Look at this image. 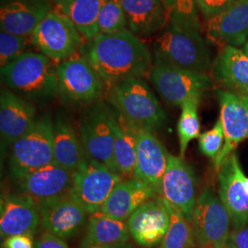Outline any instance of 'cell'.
Listing matches in <instances>:
<instances>
[{
    "label": "cell",
    "instance_id": "14",
    "mask_svg": "<svg viewBox=\"0 0 248 248\" xmlns=\"http://www.w3.org/2000/svg\"><path fill=\"white\" fill-rule=\"evenodd\" d=\"M217 96L224 132L223 147L214 158L215 169L219 170L240 142L248 138V98L222 89L217 91Z\"/></svg>",
    "mask_w": 248,
    "mask_h": 248
},
{
    "label": "cell",
    "instance_id": "24",
    "mask_svg": "<svg viewBox=\"0 0 248 248\" xmlns=\"http://www.w3.org/2000/svg\"><path fill=\"white\" fill-rule=\"evenodd\" d=\"M213 73L225 90L248 98V56L237 47H222L213 62Z\"/></svg>",
    "mask_w": 248,
    "mask_h": 248
},
{
    "label": "cell",
    "instance_id": "7",
    "mask_svg": "<svg viewBox=\"0 0 248 248\" xmlns=\"http://www.w3.org/2000/svg\"><path fill=\"white\" fill-rule=\"evenodd\" d=\"M123 179L107 166L86 157L73 173L70 195L89 214L98 213Z\"/></svg>",
    "mask_w": 248,
    "mask_h": 248
},
{
    "label": "cell",
    "instance_id": "4",
    "mask_svg": "<svg viewBox=\"0 0 248 248\" xmlns=\"http://www.w3.org/2000/svg\"><path fill=\"white\" fill-rule=\"evenodd\" d=\"M110 106L129 124L149 131L162 128L167 115L148 84L142 78L124 80L108 89Z\"/></svg>",
    "mask_w": 248,
    "mask_h": 248
},
{
    "label": "cell",
    "instance_id": "10",
    "mask_svg": "<svg viewBox=\"0 0 248 248\" xmlns=\"http://www.w3.org/2000/svg\"><path fill=\"white\" fill-rule=\"evenodd\" d=\"M58 95L70 105L96 102L104 83L85 56H73L57 65Z\"/></svg>",
    "mask_w": 248,
    "mask_h": 248
},
{
    "label": "cell",
    "instance_id": "34",
    "mask_svg": "<svg viewBox=\"0 0 248 248\" xmlns=\"http://www.w3.org/2000/svg\"><path fill=\"white\" fill-rule=\"evenodd\" d=\"M31 43V38L16 35L7 31L0 32V65L5 66L19 55L25 53V49Z\"/></svg>",
    "mask_w": 248,
    "mask_h": 248
},
{
    "label": "cell",
    "instance_id": "1",
    "mask_svg": "<svg viewBox=\"0 0 248 248\" xmlns=\"http://www.w3.org/2000/svg\"><path fill=\"white\" fill-rule=\"evenodd\" d=\"M89 42L85 57L108 89L124 80L143 78L150 74V51L130 30L98 34Z\"/></svg>",
    "mask_w": 248,
    "mask_h": 248
},
{
    "label": "cell",
    "instance_id": "21",
    "mask_svg": "<svg viewBox=\"0 0 248 248\" xmlns=\"http://www.w3.org/2000/svg\"><path fill=\"white\" fill-rule=\"evenodd\" d=\"M51 10L49 0H9L0 9L1 31L31 38Z\"/></svg>",
    "mask_w": 248,
    "mask_h": 248
},
{
    "label": "cell",
    "instance_id": "18",
    "mask_svg": "<svg viewBox=\"0 0 248 248\" xmlns=\"http://www.w3.org/2000/svg\"><path fill=\"white\" fill-rule=\"evenodd\" d=\"M16 183L21 193L43 203L70 193L73 172L53 162L27 174Z\"/></svg>",
    "mask_w": 248,
    "mask_h": 248
},
{
    "label": "cell",
    "instance_id": "33",
    "mask_svg": "<svg viewBox=\"0 0 248 248\" xmlns=\"http://www.w3.org/2000/svg\"><path fill=\"white\" fill-rule=\"evenodd\" d=\"M169 21L202 30L196 0H162Z\"/></svg>",
    "mask_w": 248,
    "mask_h": 248
},
{
    "label": "cell",
    "instance_id": "15",
    "mask_svg": "<svg viewBox=\"0 0 248 248\" xmlns=\"http://www.w3.org/2000/svg\"><path fill=\"white\" fill-rule=\"evenodd\" d=\"M38 206L42 229L64 240L72 238L79 232L89 214L70 193Z\"/></svg>",
    "mask_w": 248,
    "mask_h": 248
},
{
    "label": "cell",
    "instance_id": "35",
    "mask_svg": "<svg viewBox=\"0 0 248 248\" xmlns=\"http://www.w3.org/2000/svg\"><path fill=\"white\" fill-rule=\"evenodd\" d=\"M224 142V132L222 121L219 119L213 129L202 133L199 137L200 150L209 158H215L222 151Z\"/></svg>",
    "mask_w": 248,
    "mask_h": 248
},
{
    "label": "cell",
    "instance_id": "31",
    "mask_svg": "<svg viewBox=\"0 0 248 248\" xmlns=\"http://www.w3.org/2000/svg\"><path fill=\"white\" fill-rule=\"evenodd\" d=\"M170 224L159 248H194L195 237L191 223L186 217L169 205Z\"/></svg>",
    "mask_w": 248,
    "mask_h": 248
},
{
    "label": "cell",
    "instance_id": "13",
    "mask_svg": "<svg viewBox=\"0 0 248 248\" xmlns=\"http://www.w3.org/2000/svg\"><path fill=\"white\" fill-rule=\"evenodd\" d=\"M219 171V197L229 213L233 230L248 224V177L235 153L224 160Z\"/></svg>",
    "mask_w": 248,
    "mask_h": 248
},
{
    "label": "cell",
    "instance_id": "17",
    "mask_svg": "<svg viewBox=\"0 0 248 248\" xmlns=\"http://www.w3.org/2000/svg\"><path fill=\"white\" fill-rule=\"evenodd\" d=\"M133 128L137 154L134 177L147 183L160 197L169 154L152 131L134 125Z\"/></svg>",
    "mask_w": 248,
    "mask_h": 248
},
{
    "label": "cell",
    "instance_id": "37",
    "mask_svg": "<svg viewBox=\"0 0 248 248\" xmlns=\"http://www.w3.org/2000/svg\"><path fill=\"white\" fill-rule=\"evenodd\" d=\"M34 248H69L66 242L61 237L49 232H44L34 241Z\"/></svg>",
    "mask_w": 248,
    "mask_h": 248
},
{
    "label": "cell",
    "instance_id": "2",
    "mask_svg": "<svg viewBox=\"0 0 248 248\" xmlns=\"http://www.w3.org/2000/svg\"><path fill=\"white\" fill-rule=\"evenodd\" d=\"M11 91L30 100H48L58 94L57 65L42 53L25 52L1 67Z\"/></svg>",
    "mask_w": 248,
    "mask_h": 248
},
{
    "label": "cell",
    "instance_id": "32",
    "mask_svg": "<svg viewBox=\"0 0 248 248\" xmlns=\"http://www.w3.org/2000/svg\"><path fill=\"white\" fill-rule=\"evenodd\" d=\"M128 21L121 0H105L98 18V34H113L127 31Z\"/></svg>",
    "mask_w": 248,
    "mask_h": 248
},
{
    "label": "cell",
    "instance_id": "23",
    "mask_svg": "<svg viewBox=\"0 0 248 248\" xmlns=\"http://www.w3.org/2000/svg\"><path fill=\"white\" fill-rule=\"evenodd\" d=\"M156 197L154 188L137 177L123 180L113 189L100 213L126 221L142 204Z\"/></svg>",
    "mask_w": 248,
    "mask_h": 248
},
{
    "label": "cell",
    "instance_id": "41",
    "mask_svg": "<svg viewBox=\"0 0 248 248\" xmlns=\"http://www.w3.org/2000/svg\"><path fill=\"white\" fill-rule=\"evenodd\" d=\"M243 52L246 53L247 55L248 56V41L247 42V44L245 45V47H244V50H243Z\"/></svg>",
    "mask_w": 248,
    "mask_h": 248
},
{
    "label": "cell",
    "instance_id": "27",
    "mask_svg": "<svg viewBox=\"0 0 248 248\" xmlns=\"http://www.w3.org/2000/svg\"><path fill=\"white\" fill-rule=\"evenodd\" d=\"M129 234L128 224L125 221L118 220L98 212L90 214L81 247H113L127 243Z\"/></svg>",
    "mask_w": 248,
    "mask_h": 248
},
{
    "label": "cell",
    "instance_id": "38",
    "mask_svg": "<svg viewBox=\"0 0 248 248\" xmlns=\"http://www.w3.org/2000/svg\"><path fill=\"white\" fill-rule=\"evenodd\" d=\"M3 248H34L32 236L27 234L9 236L2 242Z\"/></svg>",
    "mask_w": 248,
    "mask_h": 248
},
{
    "label": "cell",
    "instance_id": "39",
    "mask_svg": "<svg viewBox=\"0 0 248 248\" xmlns=\"http://www.w3.org/2000/svg\"><path fill=\"white\" fill-rule=\"evenodd\" d=\"M229 242L235 248H248V224L231 232Z\"/></svg>",
    "mask_w": 248,
    "mask_h": 248
},
{
    "label": "cell",
    "instance_id": "29",
    "mask_svg": "<svg viewBox=\"0 0 248 248\" xmlns=\"http://www.w3.org/2000/svg\"><path fill=\"white\" fill-rule=\"evenodd\" d=\"M105 0H62L57 4L87 41L98 35V18Z\"/></svg>",
    "mask_w": 248,
    "mask_h": 248
},
{
    "label": "cell",
    "instance_id": "26",
    "mask_svg": "<svg viewBox=\"0 0 248 248\" xmlns=\"http://www.w3.org/2000/svg\"><path fill=\"white\" fill-rule=\"evenodd\" d=\"M53 138L54 162L74 173L86 154L74 127L63 116L56 117L53 122Z\"/></svg>",
    "mask_w": 248,
    "mask_h": 248
},
{
    "label": "cell",
    "instance_id": "19",
    "mask_svg": "<svg viewBox=\"0 0 248 248\" xmlns=\"http://www.w3.org/2000/svg\"><path fill=\"white\" fill-rule=\"evenodd\" d=\"M1 239L27 234L33 236L40 226V211L35 201L23 193L7 196L0 208Z\"/></svg>",
    "mask_w": 248,
    "mask_h": 248
},
{
    "label": "cell",
    "instance_id": "8",
    "mask_svg": "<svg viewBox=\"0 0 248 248\" xmlns=\"http://www.w3.org/2000/svg\"><path fill=\"white\" fill-rule=\"evenodd\" d=\"M190 223L199 248H222L229 241L230 215L212 187L199 196Z\"/></svg>",
    "mask_w": 248,
    "mask_h": 248
},
{
    "label": "cell",
    "instance_id": "36",
    "mask_svg": "<svg viewBox=\"0 0 248 248\" xmlns=\"http://www.w3.org/2000/svg\"><path fill=\"white\" fill-rule=\"evenodd\" d=\"M238 0H196L198 9L206 19L222 13Z\"/></svg>",
    "mask_w": 248,
    "mask_h": 248
},
{
    "label": "cell",
    "instance_id": "12",
    "mask_svg": "<svg viewBox=\"0 0 248 248\" xmlns=\"http://www.w3.org/2000/svg\"><path fill=\"white\" fill-rule=\"evenodd\" d=\"M160 197L191 222L197 203V182L193 169L182 157L169 154Z\"/></svg>",
    "mask_w": 248,
    "mask_h": 248
},
{
    "label": "cell",
    "instance_id": "20",
    "mask_svg": "<svg viewBox=\"0 0 248 248\" xmlns=\"http://www.w3.org/2000/svg\"><path fill=\"white\" fill-rule=\"evenodd\" d=\"M36 108L26 98L9 89L0 96V133L4 146L12 145L35 124Z\"/></svg>",
    "mask_w": 248,
    "mask_h": 248
},
{
    "label": "cell",
    "instance_id": "9",
    "mask_svg": "<svg viewBox=\"0 0 248 248\" xmlns=\"http://www.w3.org/2000/svg\"><path fill=\"white\" fill-rule=\"evenodd\" d=\"M149 77L160 96L172 106L181 107L188 99L202 98L213 84L207 74L182 69L156 59Z\"/></svg>",
    "mask_w": 248,
    "mask_h": 248
},
{
    "label": "cell",
    "instance_id": "25",
    "mask_svg": "<svg viewBox=\"0 0 248 248\" xmlns=\"http://www.w3.org/2000/svg\"><path fill=\"white\" fill-rule=\"evenodd\" d=\"M128 28L140 35H150L166 26L169 17L162 0H121Z\"/></svg>",
    "mask_w": 248,
    "mask_h": 248
},
{
    "label": "cell",
    "instance_id": "6",
    "mask_svg": "<svg viewBox=\"0 0 248 248\" xmlns=\"http://www.w3.org/2000/svg\"><path fill=\"white\" fill-rule=\"evenodd\" d=\"M115 121V109L97 100L82 116L80 123V140L86 155L113 172Z\"/></svg>",
    "mask_w": 248,
    "mask_h": 248
},
{
    "label": "cell",
    "instance_id": "28",
    "mask_svg": "<svg viewBox=\"0 0 248 248\" xmlns=\"http://www.w3.org/2000/svg\"><path fill=\"white\" fill-rule=\"evenodd\" d=\"M136 138L133 125L116 111L114 172L123 180L134 177L136 168Z\"/></svg>",
    "mask_w": 248,
    "mask_h": 248
},
{
    "label": "cell",
    "instance_id": "3",
    "mask_svg": "<svg viewBox=\"0 0 248 248\" xmlns=\"http://www.w3.org/2000/svg\"><path fill=\"white\" fill-rule=\"evenodd\" d=\"M155 59L189 71L207 74L212 66L202 30L168 22L154 45Z\"/></svg>",
    "mask_w": 248,
    "mask_h": 248
},
{
    "label": "cell",
    "instance_id": "43",
    "mask_svg": "<svg viewBox=\"0 0 248 248\" xmlns=\"http://www.w3.org/2000/svg\"><path fill=\"white\" fill-rule=\"evenodd\" d=\"M88 248H111V247H91Z\"/></svg>",
    "mask_w": 248,
    "mask_h": 248
},
{
    "label": "cell",
    "instance_id": "22",
    "mask_svg": "<svg viewBox=\"0 0 248 248\" xmlns=\"http://www.w3.org/2000/svg\"><path fill=\"white\" fill-rule=\"evenodd\" d=\"M206 20L207 34L212 41L223 46H240L248 39V0H238Z\"/></svg>",
    "mask_w": 248,
    "mask_h": 248
},
{
    "label": "cell",
    "instance_id": "5",
    "mask_svg": "<svg viewBox=\"0 0 248 248\" xmlns=\"http://www.w3.org/2000/svg\"><path fill=\"white\" fill-rule=\"evenodd\" d=\"M53 130L50 116L38 117L31 129L10 146L9 174L13 180L54 162Z\"/></svg>",
    "mask_w": 248,
    "mask_h": 248
},
{
    "label": "cell",
    "instance_id": "42",
    "mask_svg": "<svg viewBox=\"0 0 248 248\" xmlns=\"http://www.w3.org/2000/svg\"><path fill=\"white\" fill-rule=\"evenodd\" d=\"M234 248V247H233V246H232V244H231L230 242H229V241H228V243H227V244H226V245H225V246H224V247H223V248Z\"/></svg>",
    "mask_w": 248,
    "mask_h": 248
},
{
    "label": "cell",
    "instance_id": "16",
    "mask_svg": "<svg viewBox=\"0 0 248 248\" xmlns=\"http://www.w3.org/2000/svg\"><path fill=\"white\" fill-rule=\"evenodd\" d=\"M130 235L139 246L151 248L162 243L170 224L169 204L161 197L142 204L128 219Z\"/></svg>",
    "mask_w": 248,
    "mask_h": 248
},
{
    "label": "cell",
    "instance_id": "11",
    "mask_svg": "<svg viewBox=\"0 0 248 248\" xmlns=\"http://www.w3.org/2000/svg\"><path fill=\"white\" fill-rule=\"evenodd\" d=\"M83 39L69 18L59 10H51L36 28L31 44L53 62H62L77 55Z\"/></svg>",
    "mask_w": 248,
    "mask_h": 248
},
{
    "label": "cell",
    "instance_id": "40",
    "mask_svg": "<svg viewBox=\"0 0 248 248\" xmlns=\"http://www.w3.org/2000/svg\"><path fill=\"white\" fill-rule=\"evenodd\" d=\"M111 248H135L133 247V245L128 244V243H124V244H120L117 246H113Z\"/></svg>",
    "mask_w": 248,
    "mask_h": 248
},
{
    "label": "cell",
    "instance_id": "44",
    "mask_svg": "<svg viewBox=\"0 0 248 248\" xmlns=\"http://www.w3.org/2000/svg\"><path fill=\"white\" fill-rule=\"evenodd\" d=\"M53 1H54V2H56V3L58 4V3H60L62 0H53Z\"/></svg>",
    "mask_w": 248,
    "mask_h": 248
},
{
    "label": "cell",
    "instance_id": "30",
    "mask_svg": "<svg viewBox=\"0 0 248 248\" xmlns=\"http://www.w3.org/2000/svg\"><path fill=\"white\" fill-rule=\"evenodd\" d=\"M200 102L201 98H191L181 106V114L177 123V134L180 157L182 158L188 143L201 135V124L198 113Z\"/></svg>",
    "mask_w": 248,
    "mask_h": 248
}]
</instances>
